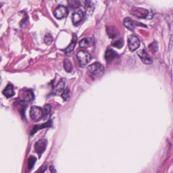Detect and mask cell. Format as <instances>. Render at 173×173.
I'll use <instances>...</instances> for the list:
<instances>
[{"label": "cell", "instance_id": "6da1fadb", "mask_svg": "<svg viewBox=\"0 0 173 173\" xmlns=\"http://www.w3.org/2000/svg\"><path fill=\"white\" fill-rule=\"evenodd\" d=\"M87 72L89 76L93 80H96L100 79L104 74V67L99 63L96 62L88 67Z\"/></svg>", "mask_w": 173, "mask_h": 173}, {"label": "cell", "instance_id": "2e32d148", "mask_svg": "<svg viewBox=\"0 0 173 173\" xmlns=\"http://www.w3.org/2000/svg\"><path fill=\"white\" fill-rule=\"evenodd\" d=\"M51 108H52V107L50 105L48 104H47L46 105L44 106V107L43 109L44 113L43 119H46L48 117V116L50 115V113L51 111V109H52Z\"/></svg>", "mask_w": 173, "mask_h": 173}, {"label": "cell", "instance_id": "603a6c76", "mask_svg": "<svg viewBox=\"0 0 173 173\" xmlns=\"http://www.w3.org/2000/svg\"><path fill=\"white\" fill-rule=\"evenodd\" d=\"M54 39L51 35L50 34H47L44 37V42L47 45H50L53 42Z\"/></svg>", "mask_w": 173, "mask_h": 173}, {"label": "cell", "instance_id": "3957f363", "mask_svg": "<svg viewBox=\"0 0 173 173\" xmlns=\"http://www.w3.org/2000/svg\"><path fill=\"white\" fill-rule=\"evenodd\" d=\"M30 115L32 119L34 121H40L42 119H43V110L40 107L34 106L31 107Z\"/></svg>", "mask_w": 173, "mask_h": 173}, {"label": "cell", "instance_id": "4fadbf2b", "mask_svg": "<svg viewBox=\"0 0 173 173\" xmlns=\"http://www.w3.org/2000/svg\"><path fill=\"white\" fill-rule=\"evenodd\" d=\"M3 94H4V96L7 98L12 97L15 94L13 86L11 84L8 85L7 87H6V89H5L3 91Z\"/></svg>", "mask_w": 173, "mask_h": 173}, {"label": "cell", "instance_id": "9c48e42d", "mask_svg": "<svg viewBox=\"0 0 173 173\" xmlns=\"http://www.w3.org/2000/svg\"><path fill=\"white\" fill-rule=\"evenodd\" d=\"M131 13L139 18H145L148 14V11L145 9L133 8L132 9Z\"/></svg>", "mask_w": 173, "mask_h": 173}, {"label": "cell", "instance_id": "8fae6325", "mask_svg": "<svg viewBox=\"0 0 173 173\" xmlns=\"http://www.w3.org/2000/svg\"><path fill=\"white\" fill-rule=\"evenodd\" d=\"M118 56L117 53L111 49L107 50L105 53V59L108 63H111L116 58H117Z\"/></svg>", "mask_w": 173, "mask_h": 173}, {"label": "cell", "instance_id": "277c9868", "mask_svg": "<svg viewBox=\"0 0 173 173\" xmlns=\"http://www.w3.org/2000/svg\"><path fill=\"white\" fill-rule=\"evenodd\" d=\"M69 14V11L66 7L65 6H58L54 11V14L55 18L58 19H64Z\"/></svg>", "mask_w": 173, "mask_h": 173}, {"label": "cell", "instance_id": "44dd1931", "mask_svg": "<svg viewBox=\"0 0 173 173\" xmlns=\"http://www.w3.org/2000/svg\"><path fill=\"white\" fill-rule=\"evenodd\" d=\"M37 161V158L34 156H31L28 159V169L31 170L34 167L36 162Z\"/></svg>", "mask_w": 173, "mask_h": 173}, {"label": "cell", "instance_id": "5b68a950", "mask_svg": "<svg viewBox=\"0 0 173 173\" xmlns=\"http://www.w3.org/2000/svg\"><path fill=\"white\" fill-rule=\"evenodd\" d=\"M128 48L131 51H134L139 47L140 41L138 37L132 35L128 38Z\"/></svg>", "mask_w": 173, "mask_h": 173}, {"label": "cell", "instance_id": "d4e9b609", "mask_svg": "<svg viewBox=\"0 0 173 173\" xmlns=\"http://www.w3.org/2000/svg\"><path fill=\"white\" fill-rule=\"evenodd\" d=\"M113 46L118 48H121L123 47V41L121 40H119L117 41H115V42L112 44Z\"/></svg>", "mask_w": 173, "mask_h": 173}, {"label": "cell", "instance_id": "30bf717a", "mask_svg": "<svg viewBox=\"0 0 173 173\" xmlns=\"http://www.w3.org/2000/svg\"><path fill=\"white\" fill-rule=\"evenodd\" d=\"M84 17V13L80 9H77L72 15V21L74 25L79 24Z\"/></svg>", "mask_w": 173, "mask_h": 173}, {"label": "cell", "instance_id": "52a82bcc", "mask_svg": "<svg viewBox=\"0 0 173 173\" xmlns=\"http://www.w3.org/2000/svg\"><path fill=\"white\" fill-rule=\"evenodd\" d=\"M137 54L139 56L142 62L145 65H150L152 63V60L145 50H142L138 51Z\"/></svg>", "mask_w": 173, "mask_h": 173}, {"label": "cell", "instance_id": "ba28073f", "mask_svg": "<svg viewBox=\"0 0 173 173\" xmlns=\"http://www.w3.org/2000/svg\"><path fill=\"white\" fill-rule=\"evenodd\" d=\"M123 24L127 28H128V30H131V31L134 30L136 27H138V26L144 27V24H142L141 23L135 21L131 19L130 18H128V17L124 19L123 21Z\"/></svg>", "mask_w": 173, "mask_h": 173}, {"label": "cell", "instance_id": "484cf974", "mask_svg": "<svg viewBox=\"0 0 173 173\" xmlns=\"http://www.w3.org/2000/svg\"><path fill=\"white\" fill-rule=\"evenodd\" d=\"M50 171L51 172H56V171L54 170V167H53L52 166H51L50 167Z\"/></svg>", "mask_w": 173, "mask_h": 173}, {"label": "cell", "instance_id": "7a4b0ae2", "mask_svg": "<svg viewBox=\"0 0 173 173\" xmlns=\"http://www.w3.org/2000/svg\"><path fill=\"white\" fill-rule=\"evenodd\" d=\"M77 57L81 67H84L90 62L92 56L86 51L80 50L77 54Z\"/></svg>", "mask_w": 173, "mask_h": 173}, {"label": "cell", "instance_id": "7c38bea8", "mask_svg": "<svg viewBox=\"0 0 173 173\" xmlns=\"http://www.w3.org/2000/svg\"><path fill=\"white\" fill-rule=\"evenodd\" d=\"M93 44V39L92 38H84L79 42V46L82 48H88Z\"/></svg>", "mask_w": 173, "mask_h": 173}, {"label": "cell", "instance_id": "9a60e30c", "mask_svg": "<svg viewBox=\"0 0 173 173\" xmlns=\"http://www.w3.org/2000/svg\"><path fill=\"white\" fill-rule=\"evenodd\" d=\"M51 124H52L51 121H48L47 123H45L42 124H41V125H36V126L35 127L33 130L32 131L31 134H32V135H33V134H35L37 131H38V130H40V129H43V128H48V127H51Z\"/></svg>", "mask_w": 173, "mask_h": 173}, {"label": "cell", "instance_id": "cb8c5ba5", "mask_svg": "<svg viewBox=\"0 0 173 173\" xmlns=\"http://www.w3.org/2000/svg\"><path fill=\"white\" fill-rule=\"evenodd\" d=\"M70 90L69 89H67L66 90L63 92V93H62V98L63 99L64 101H67L69 99V97H70Z\"/></svg>", "mask_w": 173, "mask_h": 173}, {"label": "cell", "instance_id": "d6986e66", "mask_svg": "<svg viewBox=\"0 0 173 173\" xmlns=\"http://www.w3.org/2000/svg\"><path fill=\"white\" fill-rule=\"evenodd\" d=\"M107 32L111 38H114L117 35L116 28H114L113 27H110L109 28H107Z\"/></svg>", "mask_w": 173, "mask_h": 173}, {"label": "cell", "instance_id": "7402d4cb", "mask_svg": "<svg viewBox=\"0 0 173 173\" xmlns=\"http://www.w3.org/2000/svg\"><path fill=\"white\" fill-rule=\"evenodd\" d=\"M65 85V81L64 79L61 80L58 83V85L56 87V90L58 92H61L63 90Z\"/></svg>", "mask_w": 173, "mask_h": 173}, {"label": "cell", "instance_id": "e0dca14e", "mask_svg": "<svg viewBox=\"0 0 173 173\" xmlns=\"http://www.w3.org/2000/svg\"><path fill=\"white\" fill-rule=\"evenodd\" d=\"M68 5L69 6L73 9H77L80 7V2L78 0H68Z\"/></svg>", "mask_w": 173, "mask_h": 173}, {"label": "cell", "instance_id": "8992f818", "mask_svg": "<svg viewBox=\"0 0 173 173\" xmlns=\"http://www.w3.org/2000/svg\"><path fill=\"white\" fill-rule=\"evenodd\" d=\"M47 142L45 139L38 140L35 144V150L40 156L43 154L46 148Z\"/></svg>", "mask_w": 173, "mask_h": 173}, {"label": "cell", "instance_id": "5bb4252c", "mask_svg": "<svg viewBox=\"0 0 173 173\" xmlns=\"http://www.w3.org/2000/svg\"><path fill=\"white\" fill-rule=\"evenodd\" d=\"M77 41V37L76 36V35L74 34L73 36V39H72V42L65 50L66 54H70V52H72L74 50L75 46H76Z\"/></svg>", "mask_w": 173, "mask_h": 173}, {"label": "cell", "instance_id": "ac0fdd59", "mask_svg": "<svg viewBox=\"0 0 173 173\" xmlns=\"http://www.w3.org/2000/svg\"><path fill=\"white\" fill-rule=\"evenodd\" d=\"M63 67H64L65 70L66 71V72H71L73 69L72 63L68 59H65V61L63 62Z\"/></svg>", "mask_w": 173, "mask_h": 173}, {"label": "cell", "instance_id": "ffe728a7", "mask_svg": "<svg viewBox=\"0 0 173 173\" xmlns=\"http://www.w3.org/2000/svg\"><path fill=\"white\" fill-rule=\"evenodd\" d=\"M33 100H34V95L32 94V93L31 92H27L24 96V101L29 103L32 101Z\"/></svg>", "mask_w": 173, "mask_h": 173}]
</instances>
